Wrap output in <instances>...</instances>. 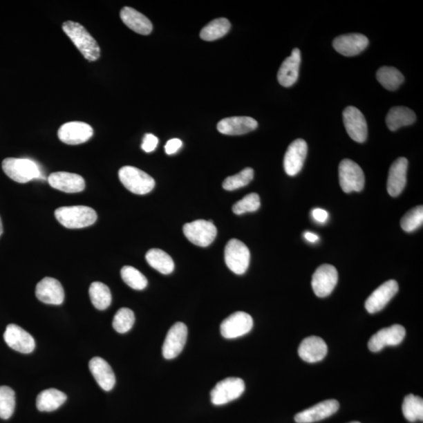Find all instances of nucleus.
I'll list each match as a JSON object with an SVG mask.
<instances>
[{"label": "nucleus", "mask_w": 423, "mask_h": 423, "mask_svg": "<svg viewBox=\"0 0 423 423\" xmlns=\"http://www.w3.org/2000/svg\"><path fill=\"white\" fill-rule=\"evenodd\" d=\"M62 28L86 60L95 62L99 59L101 49L84 26L77 22L68 21L63 23Z\"/></svg>", "instance_id": "1"}, {"label": "nucleus", "mask_w": 423, "mask_h": 423, "mask_svg": "<svg viewBox=\"0 0 423 423\" xmlns=\"http://www.w3.org/2000/svg\"><path fill=\"white\" fill-rule=\"evenodd\" d=\"M55 215L57 221L68 229L89 227L97 219L95 210L85 205L61 207L56 209Z\"/></svg>", "instance_id": "2"}, {"label": "nucleus", "mask_w": 423, "mask_h": 423, "mask_svg": "<svg viewBox=\"0 0 423 423\" xmlns=\"http://www.w3.org/2000/svg\"><path fill=\"white\" fill-rule=\"evenodd\" d=\"M2 168L9 178L20 184L40 178V170L35 162L26 158H8L2 163Z\"/></svg>", "instance_id": "3"}, {"label": "nucleus", "mask_w": 423, "mask_h": 423, "mask_svg": "<svg viewBox=\"0 0 423 423\" xmlns=\"http://www.w3.org/2000/svg\"><path fill=\"white\" fill-rule=\"evenodd\" d=\"M119 178L127 190L136 195H146L154 189L156 182L150 175L133 167H123Z\"/></svg>", "instance_id": "4"}, {"label": "nucleus", "mask_w": 423, "mask_h": 423, "mask_svg": "<svg viewBox=\"0 0 423 423\" xmlns=\"http://www.w3.org/2000/svg\"><path fill=\"white\" fill-rule=\"evenodd\" d=\"M225 258L227 267L233 273L243 274L250 266V252L243 242L234 238L225 247Z\"/></svg>", "instance_id": "5"}, {"label": "nucleus", "mask_w": 423, "mask_h": 423, "mask_svg": "<svg viewBox=\"0 0 423 423\" xmlns=\"http://www.w3.org/2000/svg\"><path fill=\"white\" fill-rule=\"evenodd\" d=\"M339 179L345 193L360 192L364 187V174L359 164L350 160H344L339 166Z\"/></svg>", "instance_id": "6"}, {"label": "nucleus", "mask_w": 423, "mask_h": 423, "mask_svg": "<svg viewBox=\"0 0 423 423\" xmlns=\"http://www.w3.org/2000/svg\"><path fill=\"white\" fill-rule=\"evenodd\" d=\"M183 231L185 237L192 244L200 247L210 245L214 243L217 234V229L214 223L205 220L186 223Z\"/></svg>", "instance_id": "7"}, {"label": "nucleus", "mask_w": 423, "mask_h": 423, "mask_svg": "<svg viewBox=\"0 0 423 423\" xmlns=\"http://www.w3.org/2000/svg\"><path fill=\"white\" fill-rule=\"evenodd\" d=\"M245 389L242 379L227 378L219 382L211 391V402L214 405L226 404L242 396Z\"/></svg>", "instance_id": "8"}, {"label": "nucleus", "mask_w": 423, "mask_h": 423, "mask_svg": "<svg viewBox=\"0 0 423 423\" xmlns=\"http://www.w3.org/2000/svg\"><path fill=\"white\" fill-rule=\"evenodd\" d=\"M338 272L330 264H323L313 274L312 289L317 297L324 298L332 292L338 282Z\"/></svg>", "instance_id": "9"}, {"label": "nucleus", "mask_w": 423, "mask_h": 423, "mask_svg": "<svg viewBox=\"0 0 423 423\" xmlns=\"http://www.w3.org/2000/svg\"><path fill=\"white\" fill-rule=\"evenodd\" d=\"M254 326L252 317L243 311H238L226 319L223 320L220 326V332L223 337L226 339H235L245 336L249 333Z\"/></svg>", "instance_id": "10"}, {"label": "nucleus", "mask_w": 423, "mask_h": 423, "mask_svg": "<svg viewBox=\"0 0 423 423\" xmlns=\"http://www.w3.org/2000/svg\"><path fill=\"white\" fill-rule=\"evenodd\" d=\"M344 123L350 138L357 143H364L368 137L366 118L359 109L349 106L344 111Z\"/></svg>", "instance_id": "11"}, {"label": "nucleus", "mask_w": 423, "mask_h": 423, "mask_svg": "<svg viewBox=\"0 0 423 423\" xmlns=\"http://www.w3.org/2000/svg\"><path fill=\"white\" fill-rule=\"evenodd\" d=\"M58 138L63 143L77 145L86 142L93 134V128L82 122H69L58 129Z\"/></svg>", "instance_id": "12"}, {"label": "nucleus", "mask_w": 423, "mask_h": 423, "mask_svg": "<svg viewBox=\"0 0 423 423\" xmlns=\"http://www.w3.org/2000/svg\"><path fill=\"white\" fill-rule=\"evenodd\" d=\"M187 337V328L182 322L176 323L170 328L162 346V355L166 359L171 360L183 350Z\"/></svg>", "instance_id": "13"}, {"label": "nucleus", "mask_w": 423, "mask_h": 423, "mask_svg": "<svg viewBox=\"0 0 423 423\" xmlns=\"http://www.w3.org/2000/svg\"><path fill=\"white\" fill-rule=\"evenodd\" d=\"M406 335L405 328L401 325H393L381 329L368 341V348L373 352H379L388 346H397L402 342Z\"/></svg>", "instance_id": "14"}, {"label": "nucleus", "mask_w": 423, "mask_h": 423, "mask_svg": "<svg viewBox=\"0 0 423 423\" xmlns=\"http://www.w3.org/2000/svg\"><path fill=\"white\" fill-rule=\"evenodd\" d=\"M308 151V144L303 139L294 140L289 146L284 158V169L288 175L293 176L301 171Z\"/></svg>", "instance_id": "15"}, {"label": "nucleus", "mask_w": 423, "mask_h": 423, "mask_svg": "<svg viewBox=\"0 0 423 423\" xmlns=\"http://www.w3.org/2000/svg\"><path fill=\"white\" fill-rule=\"evenodd\" d=\"M399 290L395 280H389L376 289L366 302V308L368 313L375 314L383 310Z\"/></svg>", "instance_id": "16"}, {"label": "nucleus", "mask_w": 423, "mask_h": 423, "mask_svg": "<svg viewBox=\"0 0 423 423\" xmlns=\"http://www.w3.org/2000/svg\"><path fill=\"white\" fill-rule=\"evenodd\" d=\"M3 337L10 348L22 354H30L35 348V340L31 335L15 324L9 325L6 328Z\"/></svg>", "instance_id": "17"}, {"label": "nucleus", "mask_w": 423, "mask_h": 423, "mask_svg": "<svg viewBox=\"0 0 423 423\" xmlns=\"http://www.w3.org/2000/svg\"><path fill=\"white\" fill-rule=\"evenodd\" d=\"M368 39L362 34L352 33L340 35L333 41V46L339 54L346 57L356 56L367 48Z\"/></svg>", "instance_id": "18"}, {"label": "nucleus", "mask_w": 423, "mask_h": 423, "mask_svg": "<svg viewBox=\"0 0 423 423\" xmlns=\"http://www.w3.org/2000/svg\"><path fill=\"white\" fill-rule=\"evenodd\" d=\"M408 162L407 158H399L391 167L387 180V191L392 197L401 195L407 183Z\"/></svg>", "instance_id": "19"}, {"label": "nucleus", "mask_w": 423, "mask_h": 423, "mask_svg": "<svg viewBox=\"0 0 423 423\" xmlns=\"http://www.w3.org/2000/svg\"><path fill=\"white\" fill-rule=\"evenodd\" d=\"M339 408V404L337 400H327L298 413L295 416V421L297 423L319 422L336 413Z\"/></svg>", "instance_id": "20"}, {"label": "nucleus", "mask_w": 423, "mask_h": 423, "mask_svg": "<svg viewBox=\"0 0 423 423\" xmlns=\"http://www.w3.org/2000/svg\"><path fill=\"white\" fill-rule=\"evenodd\" d=\"M39 301L46 304L61 305L64 299V291L60 282L53 278L41 280L35 289Z\"/></svg>", "instance_id": "21"}, {"label": "nucleus", "mask_w": 423, "mask_h": 423, "mask_svg": "<svg viewBox=\"0 0 423 423\" xmlns=\"http://www.w3.org/2000/svg\"><path fill=\"white\" fill-rule=\"evenodd\" d=\"M48 183L55 189L66 193H78L85 189L86 183L80 175L56 172L48 176Z\"/></svg>", "instance_id": "22"}, {"label": "nucleus", "mask_w": 423, "mask_h": 423, "mask_svg": "<svg viewBox=\"0 0 423 423\" xmlns=\"http://www.w3.org/2000/svg\"><path fill=\"white\" fill-rule=\"evenodd\" d=\"M257 126V121L251 117L234 116L220 121L217 129L220 133L236 136L254 131Z\"/></svg>", "instance_id": "23"}, {"label": "nucleus", "mask_w": 423, "mask_h": 423, "mask_svg": "<svg viewBox=\"0 0 423 423\" xmlns=\"http://www.w3.org/2000/svg\"><path fill=\"white\" fill-rule=\"evenodd\" d=\"M299 355L306 362L316 363L324 359L328 346L324 340L317 337H310L303 340L298 350Z\"/></svg>", "instance_id": "24"}, {"label": "nucleus", "mask_w": 423, "mask_h": 423, "mask_svg": "<svg viewBox=\"0 0 423 423\" xmlns=\"http://www.w3.org/2000/svg\"><path fill=\"white\" fill-rule=\"evenodd\" d=\"M301 63V50L295 48L290 57H287L279 68L278 80L282 86L290 87L299 78V66Z\"/></svg>", "instance_id": "25"}, {"label": "nucleus", "mask_w": 423, "mask_h": 423, "mask_svg": "<svg viewBox=\"0 0 423 423\" xmlns=\"http://www.w3.org/2000/svg\"><path fill=\"white\" fill-rule=\"evenodd\" d=\"M91 372L97 383L105 391L113 389L115 376L109 363L102 357H95L90 361Z\"/></svg>", "instance_id": "26"}, {"label": "nucleus", "mask_w": 423, "mask_h": 423, "mask_svg": "<svg viewBox=\"0 0 423 423\" xmlns=\"http://www.w3.org/2000/svg\"><path fill=\"white\" fill-rule=\"evenodd\" d=\"M120 17L122 22L135 32L147 35L152 32L151 21L137 10L129 7L123 8L120 12Z\"/></svg>", "instance_id": "27"}, {"label": "nucleus", "mask_w": 423, "mask_h": 423, "mask_svg": "<svg viewBox=\"0 0 423 423\" xmlns=\"http://www.w3.org/2000/svg\"><path fill=\"white\" fill-rule=\"evenodd\" d=\"M416 115L413 110L406 107H393L386 115V126L391 131H396L399 128L413 124Z\"/></svg>", "instance_id": "28"}, {"label": "nucleus", "mask_w": 423, "mask_h": 423, "mask_svg": "<svg viewBox=\"0 0 423 423\" xmlns=\"http://www.w3.org/2000/svg\"><path fill=\"white\" fill-rule=\"evenodd\" d=\"M66 393L56 390L48 389L41 392L37 397V406L40 411H54L66 402Z\"/></svg>", "instance_id": "29"}, {"label": "nucleus", "mask_w": 423, "mask_h": 423, "mask_svg": "<svg viewBox=\"0 0 423 423\" xmlns=\"http://www.w3.org/2000/svg\"><path fill=\"white\" fill-rule=\"evenodd\" d=\"M146 261L149 265L162 274L173 272L174 262L171 256L160 249H151L146 254Z\"/></svg>", "instance_id": "30"}, {"label": "nucleus", "mask_w": 423, "mask_h": 423, "mask_svg": "<svg viewBox=\"0 0 423 423\" xmlns=\"http://www.w3.org/2000/svg\"><path fill=\"white\" fill-rule=\"evenodd\" d=\"M376 78L385 89L391 91L397 90L404 81V75L398 69L388 66L380 68L376 73Z\"/></svg>", "instance_id": "31"}, {"label": "nucleus", "mask_w": 423, "mask_h": 423, "mask_svg": "<svg viewBox=\"0 0 423 423\" xmlns=\"http://www.w3.org/2000/svg\"><path fill=\"white\" fill-rule=\"evenodd\" d=\"M231 23L225 17L217 19L210 21L207 26H205L200 37L205 41H214L219 39L227 34L231 29Z\"/></svg>", "instance_id": "32"}, {"label": "nucleus", "mask_w": 423, "mask_h": 423, "mask_svg": "<svg viewBox=\"0 0 423 423\" xmlns=\"http://www.w3.org/2000/svg\"><path fill=\"white\" fill-rule=\"evenodd\" d=\"M89 293L91 302L97 310H106L111 305V291L109 288L102 282H93L90 287Z\"/></svg>", "instance_id": "33"}, {"label": "nucleus", "mask_w": 423, "mask_h": 423, "mask_svg": "<svg viewBox=\"0 0 423 423\" xmlns=\"http://www.w3.org/2000/svg\"><path fill=\"white\" fill-rule=\"evenodd\" d=\"M403 414L408 421L415 422L423 420V400L422 397L409 395L405 397L402 404Z\"/></svg>", "instance_id": "34"}, {"label": "nucleus", "mask_w": 423, "mask_h": 423, "mask_svg": "<svg viewBox=\"0 0 423 423\" xmlns=\"http://www.w3.org/2000/svg\"><path fill=\"white\" fill-rule=\"evenodd\" d=\"M121 277L125 283L136 290H143L148 285V280L139 270L131 266L123 267Z\"/></svg>", "instance_id": "35"}, {"label": "nucleus", "mask_w": 423, "mask_h": 423, "mask_svg": "<svg viewBox=\"0 0 423 423\" xmlns=\"http://www.w3.org/2000/svg\"><path fill=\"white\" fill-rule=\"evenodd\" d=\"M15 393L9 386H0V418L8 420L15 409Z\"/></svg>", "instance_id": "36"}, {"label": "nucleus", "mask_w": 423, "mask_h": 423, "mask_svg": "<svg viewBox=\"0 0 423 423\" xmlns=\"http://www.w3.org/2000/svg\"><path fill=\"white\" fill-rule=\"evenodd\" d=\"M254 170L252 168H245L236 175L229 176L223 183V189L234 191L248 185L254 179Z\"/></svg>", "instance_id": "37"}, {"label": "nucleus", "mask_w": 423, "mask_h": 423, "mask_svg": "<svg viewBox=\"0 0 423 423\" xmlns=\"http://www.w3.org/2000/svg\"><path fill=\"white\" fill-rule=\"evenodd\" d=\"M423 207L419 205L408 212L401 220V227L404 232L411 233L422 226Z\"/></svg>", "instance_id": "38"}, {"label": "nucleus", "mask_w": 423, "mask_h": 423, "mask_svg": "<svg viewBox=\"0 0 423 423\" xmlns=\"http://www.w3.org/2000/svg\"><path fill=\"white\" fill-rule=\"evenodd\" d=\"M135 322L133 311L129 308H121L117 311L113 322L115 330L119 333H126L131 330Z\"/></svg>", "instance_id": "39"}, {"label": "nucleus", "mask_w": 423, "mask_h": 423, "mask_svg": "<svg viewBox=\"0 0 423 423\" xmlns=\"http://www.w3.org/2000/svg\"><path fill=\"white\" fill-rule=\"evenodd\" d=\"M261 207V198L256 193H251L233 205L232 210L236 215L252 213Z\"/></svg>", "instance_id": "40"}, {"label": "nucleus", "mask_w": 423, "mask_h": 423, "mask_svg": "<svg viewBox=\"0 0 423 423\" xmlns=\"http://www.w3.org/2000/svg\"><path fill=\"white\" fill-rule=\"evenodd\" d=\"M158 144V139L151 133H147L143 139L142 149L145 152L150 153L154 151L157 148Z\"/></svg>", "instance_id": "41"}, {"label": "nucleus", "mask_w": 423, "mask_h": 423, "mask_svg": "<svg viewBox=\"0 0 423 423\" xmlns=\"http://www.w3.org/2000/svg\"><path fill=\"white\" fill-rule=\"evenodd\" d=\"M182 147V141L180 139L174 138L169 140L164 146V151L167 155H173L178 152Z\"/></svg>", "instance_id": "42"}, {"label": "nucleus", "mask_w": 423, "mask_h": 423, "mask_svg": "<svg viewBox=\"0 0 423 423\" xmlns=\"http://www.w3.org/2000/svg\"><path fill=\"white\" fill-rule=\"evenodd\" d=\"M313 218L319 223H326L328 220V212L321 209H315L312 211Z\"/></svg>", "instance_id": "43"}, {"label": "nucleus", "mask_w": 423, "mask_h": 423, "mask_svg": "<svg viewBox=\"0 0 423 423\" xmlns=\"http://www.w3.org/2000/svg\"><path fill=\"white\" fill-rule=\"evenodd\" d=\"M304 237L308 241V242L312 243H314L317 242V241L319 240V236H317V234L314 233H311V232H306L304 234Z\"/></svg>", "instance_id": "44"}, {"label": "nucleus", "mask_w": 423, "mask_h": 423, "mask_svg": "<svg viewBox=\"0 0 423 423\" xmlns=\"http://www.w3.org/2000/svg\"><path fill=\"white\" fill-rule=\"evenodd\" d=\"M3 232V223H2L1 218H0V236H1Z\"/></svg>", "instance_id": "45"}, {"label": "nucleus", "mask_w": 423, "mask_h": 423, "mask_svg": "<svg viewBox=\"0 0 423 423\" xmlns=\"http://www.w3.org/2000/svg\"><path fill=\"white\" fill-rule=\"evenodd\" d=\"M350 423H360V422H350Z\"/></svg>", "instance_id": "46"}]
</instances>
